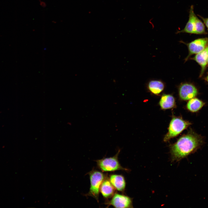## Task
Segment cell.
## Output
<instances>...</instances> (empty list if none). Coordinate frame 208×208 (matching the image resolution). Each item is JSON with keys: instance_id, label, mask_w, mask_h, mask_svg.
<instances>
[{"instance_id": "cell-4", "label": "cell", "mask_w": 208, "mask_h": 208, "mask_svg": "<svg viewBox=\"0 0 208 208\" xmlns=\"http://www.w3.org/2000/svg\"><path fill=\"white\" fill-rule=\"evenodd\" d=\"M190 123L180 118H174L171 120L169 127L168 131L164 138V141L167 142L181 133L186 129Z\"/></svg>"}, {"instance_id": "cell-16", "label": "cell", "mask_w": 208, "mask_h": 208, "mask_svg": "<svg viewBox=\"0 0 208 208\" xmlns=\"http://www.w3.org/2000/svg\"><path fill=\"white\" fill-rule=\"evenodd\" d=\"M200 18L203 20L204 24L208 29V18H204L202 17H200Z\"/></svg>"}, {"instance_id": "cell-3", "label": "cell", "mask_w": 208, "mask_h": 208, "mask_svg": "<svg viewBox=\"0 0 208 208\" xmlns=\"http://www.w3.org/2000/svg\"><path fill=\"white\" fill-rule=\"evenodd\" d=\"M120 152L119 150L113 157L96 160L99 168L103 172H113L119 170L128 171L127 169L123 167L119 163L118 156Z\"/></svg>"}, {"instance_id": "cell-12", "label": "cell", "mask_w": 208, "mask_h": 208, "mask_svg": "<svg viewBox=\"0 0 208 208\" xmlns=\"http://www.w3.org/2000/svg\"><path fill=\"white\" fill-rule=\"evenodd\" d=\"M148 87L151 92L154 94H157L164 90V85L161 81L152 80L149 82Z\"/></svg>"}, {"instance_id": "cell-1", "label": "cell", "mask_w": 208, "mask_h": 208, "mask_svg": "<svg viewBox=\"0 0 208 208\" xmlns=\"http://www.w3.org/2000/svg\"><path fill=\"white\" fill-rule=\"evenodd\" d=\"M200 139L192 134L180 138L170 148L171 159L178 161L194 152L202 144Z\"/></svg>"}, {"instance_id": "cell-6", "label": "cell", "mask_w": 208, "mask_h": 208, "mask_svg": "<svg viewBox=\"0 0 208 208\" xmlns=\"http://www.w3.org/2000/svg\"><path fill=\"white\" fill-rule=\"evenodd\" d=\"M179 94L181 99L187 100L195 97L197 94V91L195 87L192 84L184 83L179 86Z\"/></svg>"}, {"instance_id": "cell-7", "label": "cell", "mask_w": 208, "mask_h": 208, "mask_svg": "<svg viewBox=\"0 0 208 208\" xmlns=\"http://www.w3.org/2000/svg\"><path fill=\"white\" fill-rule=\"evenodd\" d=\"M208 43V38L197 39L187 44L189 54L186 58L191 55L198 54L203 50Z\"/></svg>"}, {"instance_id": "cell-2", "label": "cell", "mask_w": 208, "mask_h": 208, "mask_svg": "<svg viewBox=\"0 0 208 208\" xmlns=\"http://www.w3.org/2000/svg\"><path fill=\"white\" fill-rule=\"evenodd\" d=\"M88 173L90 185L87 195L93 197L98 202L100 187L106 176L101 172L96 170H92Z\"/></svg>"}, {"instance_id": "cell-5", "label": "cell", "mask_w": 208, "mask_h": 208, "mask_svg": "<svg viewBox=\"0 0 208 208\" xmlns=\"http://www.w3.org/2000/svg\"><path fill=\"white\" fill-rule=\"evenodd\" d=\"M109 205L116 208H131L132 200L130 197L126 195L115 193L111 199L106 203Z\"/></svg>"}, {"instance_id": "cell-17", "label": "cell", "mask_w": 208, "mask_h": 208, "mask_svg": "<svg viewBox=\"0 0 208 208\" xmlns=\"http://www.w3.org/2000/svg\"><path fill=\"white\" fill-rule=\"evenodd\" d=\"M207 80L208 81V76L207 77Z\"/></svg>"}, {"instance_id": "cell-10", "label": "cell", "mask_w": 208, "mask_h": 208, "mask_svg": "<svg viewBox=\"0 0 208 208\" xmlns=\"http://www.w3.org/2000/svg\"><path fill=\"white\" fill-rule=\"evenodd\" d=\"M196 16L194 11L193 6L192 5L190 7L189 11V20L184 28L180 31L177 32V34L180 33H186L190 34H194L195 20Z\"/></svg>"}, {"instance_id": "cell-9", "label": "cell", "mask_w": 208, "mask_h": 208, "mask_svg": "<svg viewBox=\"0 0 208 208\" xmlns=\"http://www.w3.org/2000/svg\"><path fill=\"white\" fill-rule=\"evenodd\" d=\"M109 179L115 189L122 192L124 191L126 182L123 176L120 174H112L110 175Z\"/></svg>"}, {"instance_id": "cell-11", "label": "cell", "mask_w": 208, "mask_h": 208, "mask_svg": "<svg viewBox=\"0 0 208 208\" xmlns=\"http://www.w3.org/2000/svg\"><path fill=\"white\" fill-rule=\"evenodd\" d=\"M208 59V46L200 52L197 54L194 58V60L201 66L202 74L207 65Z\"/></svg>"}, {"instance_id": "cell-13", "label": "cell", "mask_w": 208, "mask_h": 208, "mask_svg": "<svg viewBox=\"0 0 208 208\" xmlns=\"http://www.w3.org/2000/svg\"><path fill=\"white\" fill-rule=\"evenodd\" d=\"M161 108L166 109L173 107L175 104L173 96L170 94H164L162 96L159 102Z\"/></svg>"}, {"instance_id": "cell-18", "label": "cell", "mask_w": 208, "mask_h": 208, "mask_svg": "<svg viewBox=\"0 0 208 208\" xmlns=\"http://www.w3.org/2000/svg\"><path fill=\"white\" fill-rule=\"evenodd\" d=\"M207 62H208V60H207Z\"/></svg>"}, {"instance_id": "cell-15", "label": "cell", "mask_w": 208, "mask_h": 208, "mask_svg": "<svg viewBox=\"0 0 208 208\" xmlns=\"http://www.w3.org/2000/svg\"><path fill=\"white\" fill-rule=\"evenodd\" d=\"M205 33L204 25L196 16L195 20L194 34H203Z\"/></svg>"}, {"instance_id": "cell-8", "label": "cell", "mask_w": 208, "mask_h": 208, "mask_svg": "<svg viewBox=\"0 0 208 208\" xmlns=\"http://www.w3.org/2000/svg\"><path fill=\"white\" fill-rule=\"evenodd\" d=\"M115 189L110 182L109 178L106 177L102 182L100 191L103 197L106 198L112 196L115 193Z\"/></svg>"}, {"instance_id": "cell-14", "label": "cell", "mask_w": 208, "mask_h": 208, "mask_svg": "<svg viewBox=\"0 0 208 208\" xmlns=\"http://www.w3.org/2000/svg\"><path fill=\"white\" fill-rule=\"evenodd\" d=\"M204 105V103L197 98L190 99L187 104V109L193 112H196L200 109Z\"/></svg>"}]
</instances>
